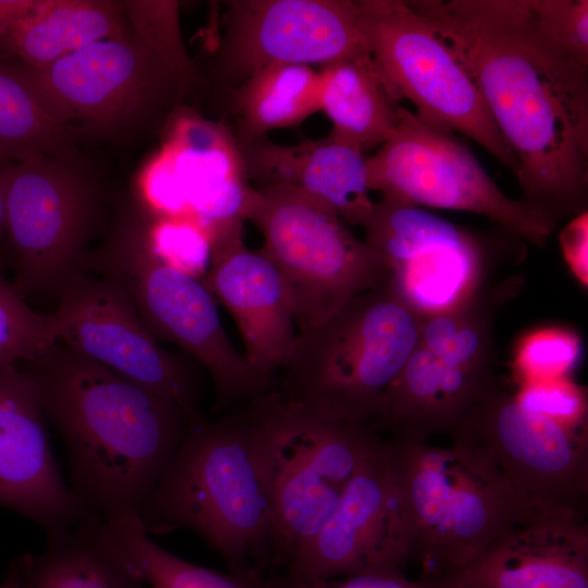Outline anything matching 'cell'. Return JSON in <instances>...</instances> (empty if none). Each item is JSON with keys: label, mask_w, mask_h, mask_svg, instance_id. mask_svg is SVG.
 <instances>
[{"label": "cell", "mask_w": 588, "mask_h": 588, "mask_svg": "<svg viewBox=\"0 0 588 588\" xmlns=\"http://www.w3.org/2000/svg\"><path fill=\"white\" fill-rule=\"evenodd\" d=\"M474 81L514 155L523 199L556 221L587 208L588 66L539 26L530 0H411Z\"/></svg>", "instance_id": "cell-1"}, {"label": "cell", "mask_w": 588, "mask_h": 588, "mask_svg": "<svg viewBox=\"0 0 588 588\" xmlns=\"http://www.w3.org/2000/svg\"><path fill=\"white\" fill-rule=\"evenodd\" d=\"M21 365L65 444L71 488L88 514L139 515L188 428L187 413L62 342Z\"/></svg>", "instance_id": "cell-2"}, {"label": "cell", "mask_w": 588, "mask_h": 588, "mask_svg": "<svg viewBox=\"0 0 588 588\" xmlns=\"http://www.w3.org/2000/svg\"><path fill=\"white\" fill-rule=\"evenodd\" d=\"M236 406L189 421L138 517L150 535L194 531L232 573L246 574L273 566V532L247 400Z\"/></svg>", "instance_id": "cell-3"}, {"label": "cell", "mask_w": 588, "mask_h": 588, "mask_svg": "<svg viewBox=\"0 0 588 588\" xmlns=\"http://www.w3.org/2000/svg\"><path fill=\"white\" fill-rule=\"evenodd\" d=\"M411 561L418 579L441 585L454 578L517 527L542 513L478 446L392 436Z\"/></svg>", "instance_id": "cell-4"}, {"label": "cell", "mask_w": 588, "mask_h": 588, "mask_svg": "<svg viewBox=\"0 0 588 588\" xmlns=\"http://www.w3.org/2000/svg\"><path fill=\"white\" fill-rule=\"evenodd\" d=\"M154 216L136 200L117 204L102 241L86 254L82 270L117 283L159 342L176 345L208 373L213 414L271 390L231 342L203 279L158 250Z\"/></svg>", "instance_id": "cell-5"}, {"label": "cell", "mask_w": 588, "mask_h": 588, "mask_svg": "<svg viewBox=\"0 0 588 588\" xmlns=\"http://www.w3.org/2000/svg\"><path fill=\"white\" fill-rule=\"evenodd\" d=\"M421 320L389 285L359 294L298 333L274 390L321 415L373 425L419 343Z\"/></svg>", "instance_id": "cell-6"}, {"label": "cell", "mask_w": 588, "mask_h": 588, "mask_svg": "<svg viewBox=\"0 0 588 588\" xmlns=\"http://www.w3.org/2000/svg\"><path fill=\"white\" fill-rule=\"evenodd\" d=\"M254 449L273 532V566L329 518L382 436L373 425L329 417L274 389L247 400Z\"/></svg>", "instance_id": "cell-7"}, {"label": "cell", "mask_w": 588, "mask_h": 588, "mask_svg": "<svg viewBox=\"0 0 588 588\" xmlns=\"http://www.w3.org/2000/svg\"><path fill=\"white\" fill-rule=\"evenodd\" d=\"M49 114L84 140L128 144L162 132L192 96L132 30L99 40L44 68L1 64Z\"/></svg>", "instance_id": "cell-8"}, {"label": "cell", "mask_w": 588, "mask_h": 588, "mask_svg": "<svg viewBox=\"0 0 588 588\" xmlns=\"http://www.w3.org/2000/svg\"><path fill=\"white\" fill-rule=\"evenodd\" d=\"M111 205L103 181L79 151L17 159L4 221L16 290L24 297H58L82 271L93 240L114 212Z\"/></svg>", "instance_id": "cell-9"}, {"label": "cell", "mask_w": 588, "mask_h": 588, "mask_svg": "<svg viewBox=\"0 0 588 588\" xmlns=\"http://www.w3.org/2000/svg\"><path fill=\"white\" fill-rule=\"evenodd\" d=\"M245 220L280 272L299 332L332 316L355 296L389 282L379 256L333 209L287 186L252 188Z\"/></svg>", "instance_id": "cell-10"}, {"label": "cell", "mask_w": 588, "mask_h": 588, "mask_svg": "<svg viewBox=\"0 0 588 588\" xmlns=\"http://www.w3.org/2000/svg\"><path fill=\"white\" fill-rule=\"evenodd\" d=\"M366 170L369 189L382 197L482 215L538 247L558 223L540 207L507 197L453 133L405 107L390 137L367 157Z\"/></svg>", "instance_id": "cell-11"}, {"label": "cell", "mask_w": 588, "mask_h": 588, "mask_svg": "<svg viewBox=\"0 0 588 588\" xmlns=\"http://www.w3.org/2000/svg\"><path fill=\"white\" fill-rule=\"evenodd\" d=\"M367 49L400 100L424 121L462 133L516 176L517 161L450 46L401 0H356Z\"/></svg>", "instance_id": "cell-12"}, {"label": "cell", "mask_w": 588, "mask_h": 588, "mask_svg": "<svg viewBox=\"0 0 588 588\" xmlns=\"http://www.w3.org/2000/svg\"><path fill=\"white\" fill-rule=\"evenodd\" d=\"M58 299L47 314L54 342L174 402L191 420L203 415L199 365L161 346L117 283L79 271Z\"/></svg>", "instance_id": "cell-13"}, {"label": "cell", "mask_w": 588, "mask_h": 588, "mask_svg": "<svg viewBox=\"0 0 588 588\" xmlns=\"http://www.w3.org/2000/svg\"><path fill=\"white\" fill-rule=\"evenodd\" d=\"M452 438L488 451L515 490L542 511L585 514L587 422L531 409L498 381Z\"/></svg>", "instance_id": "cell-14"}, {"label": "cell", "mask_w": 588, "mask_h": 588, "mask_svg": "<svg viewBox=\"0 0 588 588\" xmlns=\"http://www.w3.org/2000/svg\"><path fill=\"white\" fill-rule=\"evenodd\" d=\"M365 53L356 0H230L210 78L225 94L270 65L320 69Z\"/></svg>", "instance_id": "cell-15"}, {"label": "cell", "mask_w": 588, "mask_h": 588, "mask_svg": "<svg viewBox=\"0 0 588 588\" xmlns=\"http://www.w3.org/2000/svg\"><path fill=\"white\" fill-rule=\"evenodd\" d=\"M411 562L394 457L381 438L319 530L291 556L286 578L316 581L401 572Z\"/></svg>", "instance_id": "cell-16"}, {"label": "cell", "mask_w": 588, "mask_h": 588, "mask_svg": "<svg viewBox=\"0 0 588 588\" xmlns=\"http://www.w3.org/2000/svg\"><path fill=\"white\" fill-rule=\"evenodd\" d=\"M365 243L389 270V285L422 317L446 310L482 289L483 244L413 204L382 197L363 226Z\"/></svg>", "instance_id": "cell-17"}, {"label": "cell", "mask_w": 588, "mask_h": 588, "mask_svg": "<svg viewBox=\"0 0 588 588\" xmlns=\"http://www.w3.org/2000/svg\"><path fill=\"white\" fill-rule=\"evenodd\" d=\"M46 419L26 369L21 364L0 363V506L52 536L89 514L63 479Z\"/></svg>", "instance_id": "cell-18"}, {"label": "cell", "mask_w": 588, "mask_h": 588, "mask_svg": "<svg viewBox=\"0 0 588 588\" xmlns=\"http://www.w3.org/2000/svg\"><path fill=\"white\" fill-rule=\"evenodd\" d=\"M237 224L211 233L203 281L233 317L253 372L274 389L298 330L286 285L268 256L248 249Z\"/></svg>", "instance_id": "cell-19"}, {"label": "cell", "mask_w": 588, "mask_h": 588, "mask_svg": "<svg viewBox=\"0 0 588 588\" xmlns=\"http://www.w3.org/2000/svg\"><path fill=\"white\" fill-rule=\"evenodd\" d=\"M158 157L168 170L185 218L208 233L244 223L252 185L225 121L211 122L185 106L162 131Z\"/></svg>", "instance_id": "cell-20"}, {"label": "cell", "mask_w": 588, "mask_h": 588, "mask_svg": "<svg viewBox=\"0 0 588 588\" xmlns=\"http://www.w3.org/2000/svg\"><path fill=\"white\" fill-rule=\"evenodd\" d=\"M444 588H588L584 514L547 511L517 527Z\"/></svg>", "instance_id": "cell-21"}, {"label": "cell", "mask_w": 588, "mask_h": 588, "mask_svg": "<svg viewBox=\"0 0 588 588\" xmlns=\"http://www.w3.org/2000/svg\"><path fill=\"white\" fill-rule=\"evenodd\" d=\"M252 187L287 186L329 206L350 225L364 226L375 201L369 196L366 154L331 133L282 145L267 136L237 140Z\"/></svg>", "instance_id": "cell-22"}, {"label": "cell", "mask_w": 588, "mask_h": 588, "mask_svg": "<svg viewBox=\"0 0 588 588\" xmlns=\"http://www.w3.org/2000/svg\"><path fill=\"white\" fill-rule=\"evenodd\" d=\"M498 381L495 372L444 364L418 343L387 392L375 427L421 441L453 437Z\"/></svg>", "instance_id": "cell-23"}, {"label": "cell", "mask_w": 588, "mask_h": 588, "mask_svg": "<svg viewBox=\"0 0 588 588\" xmlns=\"http://www.w3.org/2000/svg\"><path fill=\"white\" fill-rule=\"evenodd\" d=\"M11 568L19 588H147L103 520L93 515L48 536L42 552L22 555Z\"/></svg>", "instance_id": "cell-24"}, {"label": "cell", "mask_w": 588, "mask_h": 588, "mask_svg": "<svg viewBox=\"0 0 588 588\" xmlns=\"http://www.w3.org/2000/svg\"><path fill=\"white\" fill-rule=\"evenodd\" d=\"M130 30L123 1L37 0L35 8L0 40V53L10 61L44 68Z\"/></svg>", "instance_id": "cell-25"}, {"label": "cell", "mask_w": 588, "mask_h": 588, "mask_svg": "<svg viewBox=\"0 0 588 588\" xmlns=\"http://www.w3.org/2000/svg\"><path fill=\"white\" fill-rule=\"evenodd\" d=\"M320 111L332 123L331 134L364 154L379 148L400 122V98L369 53L319 69Z\"/></svg>", "instance_id": "cell-26"}, {"label": "cell", "mask_w": 588, "mask_h": 588, "mask_svg": "<svg viewBox=\"0 0 588 588\" xmlns=\"http://www.w3.org/2000/svg\"><path fill=\"white\" fill-rule=\"evenodd\" d=\"M319 69L301 64H274L250 75L229 90L226 123L236 140L267 136L296 127L320 111Z\"/></svg>", "instance_id": "cell-27"}, {"label": "cell", "mask_w": 588, "mask_h": 588, "mask_svg": "<svg viewBox=\"0 0 588 588\" xmlns=\"http://www.w3.org/2000/svg\"><path fill=\"white\" fill-rule=\"evenodd\" d=\"M522 286V277H510L499 284L483 286L446 310L424 316L419 344L450 366L494 372L497 315Z\"/></svg>", "instance_id": "cell-28"}, {"label": "cell", "mask_w": 588, "mask_h": 588, "mask_svg": "<svg viewBox=\"0 0 588 588\" xmlns=\"http://www.w3.org/2000/svg\"><path fill=\"white\" fill-rule=\"evenodd\" d=\"M103 523L147 588H268L258 569L223 574L167 551L151 539L138 515Z\"/></svg>", "instance_id": "cell-29"}, {"label": "cell", "mask_w": 588, "mask_h": 588, "mask_svg": "<svg viewBox=\"0 0 588 588\" xmlns=\"http://www.w3.org/2000/svg\"><path fill=\"white\" fill-rule=\"evenodd\" d=\"M78 136L53 119L35 94L0 65V151L16 159L78 151Z\"/></svg>", "instance_id": "cell-30"}, {"label": "cell", "mask_w": 588, "mask_h": 588, "mask_svg": "<svg viewBox=\"0 0 588 588\" xmlns=\"http://www.w3.org/2000/svg\"><path fill=\"white\" fill-rule=\"evenodd\" d=\"M124 14L131 30L179 76L192 96L206 79L184 44L180 3L173 0H126Z\"/></svg>", "instance_id": "cell-31"}, {"label": "cell", "mask_w": 588, "mask_h": 588, "mask_svg": "<svg viewBox=\"0 0 588 588\" xmlns=\"http://www.w3.org/2000/svg\"><path fill=\"white\" fill-rule=\"evenodd\" d=\"M583 354L579 336L548 327L525 334L516 344L513 366L519 383L568 378Z\"/></svg>", "instance_id": "cell-32"}, {"label": "cell", "mask_w": 588, "mask_h": 588, "mask_svg": "<svg viewBox=\"0 0 588 588\" xmlns=\"http://www.w3.org/2000/svg\"><path fill=\"white\" fill-rule=\"evenodd\" d=\"M53 343L48 316L32 309L0 274V363L34 360Z\"/></svg>", "instance_id": "cell-33"}, {"label": "cell", "mask_w": 588, "mask_h": 588, "mask_svg": "<svg viewBox=\"0 0 588 588\" xmlns=\"http://www.w3.org/2000/svg\"><path fill=\"white\" fill-rule=\"evenodd\" d=\"M544 34L572 59L588 66V1L530 0Z\"/></svg>", "instance_id": "cell-34"}, {"label": "cell", "mask_w": 588, "mask_h": 588, "mask_svg": "<svg viewBox=\"0 0 588 588\" xmlns=\"http://www.w3.org/2000/svg\"><path fill=\"white\" fill-rule=\"evenodd\" d=\"M525 406L569 422H587V395L569 378L520 383L515 392Z\"/></svg>", "instance_id": "cell-35"}, {"label": "cell", "mask_w": 588, "mask_h": 588, "mask_svg": "<svg viewBox=\"0 0 588 588\" xmlns=\"http://www.w3.org/2000/svg\"><path fill=\"white\" fill-rule=\"evenodd\" d=\"M268 588H444L441 585L409 579L401 572H376L316 581H299L290 578L267 577Z\"/></svg>", "instance_id": "cell-36"}, {"label": "cell", "mask_w": 588, "mask_h": 588, "mask_svg": "<svg viewBox=\"0 0 588 588\" xmlns=\"http://www.w3.org/2000/svg\"><path fill=\"white\" fill-rule=\"evenodd\" d=\"M587 210L577 215L561 232L560 242L569 268L587 284Z\"/></svg>", "instance_id": "cell-37"}, {"label": "cell", "mask_w": 588, "mask_h": 588, "mask_svg": "<svg viewBox=\"0 0 588 588\" xmlns=\"http://www.w3.org/2000/svg\"><path fill=\"white\" fill-rule=\"evenodd\" d=\"M37 0H0V40L36 5Z\"/></svg>", "instance_id": "cell-38"}, {"label": "cell", "mask_w": 588, "mask_h": 588, "mask_svg": "<svg viewBox=\"0 0 588 588\" xmlns=\"http://www.w3.org/2000/svg\"><path fill=\"white\" fill-rule=\"evenodd\" d=\"M17 159L0 151V235L4 231L8 187Z\"/></svg>", "instance_id": "cell-39"}, {"label": "cell", "mask_w": 588, "mask_h": 588, "mask_svg": "<svg viewBox=\"0 0 588 588\" xmlns=\"http://www.w3.org/2000/svg\"><path fill=\"white\" fill-rule=\"evenodd\" d=\"M0 588H19L17 577L12 568L7 578L0 584Z\"/></svg>", "instance_id": "cell-40"}]
</instances>
